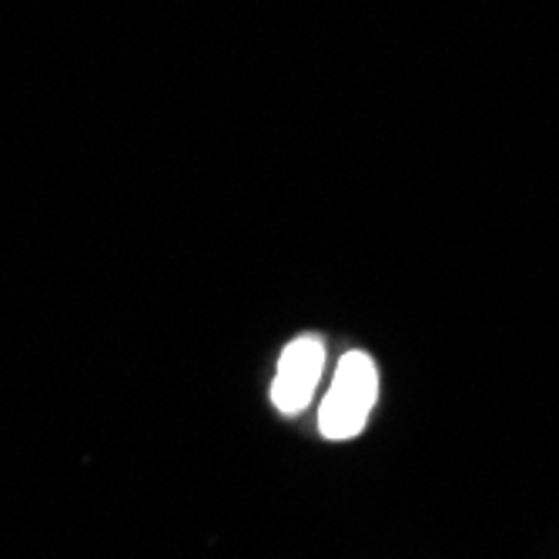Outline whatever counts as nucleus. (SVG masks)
<instances>
[{
	"label": "nucleus",
	"instance_id": "1",
	"mask_svg": "<svg viewBox=\"0 0 559 559\" xmlns=\"http://www.w3.org/2000/svg\"><path fill=\"white\" fill-rule=\"evenodd\" d=\"M379 399V369L372 362V355L366 352H345L338 359L332 389L325 392L322 405H319V432L332 442H348L355 439Z\"/></svg>",
	"mask_w": 559,
	"mask_h": 559
},
{
	"label": "nucleus",
	"instance_id": "2",
	"mask_svg": "<svg viewBox=\"0 0 559 559\" xmlns=\"http://www.w3.org/2000/svg\"><path fill=\"white\" fill-rule=\"evenodd\" d=\"M325 369V342L319 335H298L278 355V372L272 382V402L282 416H298L312 405Z\"/></svg>",
	"mask_w": 559,
	"mask_h": 559
}]
</instances>
